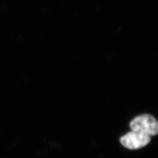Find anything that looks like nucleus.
<instances>
[{
  "label": "nucleus",
  "mask_w": 158,
  "mask_h": 158,
  "mask_svg": "<svg viewBox=\"0 0 158 158\" xmlns=\"http://www.w3.org/2000/svg\"><path fill=\"white\" fill-rule=\"evenodd\" d=\"M130 125L132 131L139 132L149 136L158 134V121L155 117L149 114L136 117L130 123Z\"/></svg>",
  "instance_id": "f257e3e1"
},
{
  "label": "nucleus",
  "mask_w": 158,
  "mask_h": 158,
  "mask_svg": "<svg viewBox=\"0 0 158 158\" xmlns=\"http://www.w3.org/2000/svg\"><path fill=\"white\" fill-rule=\"evenodd\" d=\"M120 142L129 149H138L147 145L151 142V137L142 132L131 131L122 136Z\"/></svg>",
  "instance_id": "f03ea898"
}]
</instances>
